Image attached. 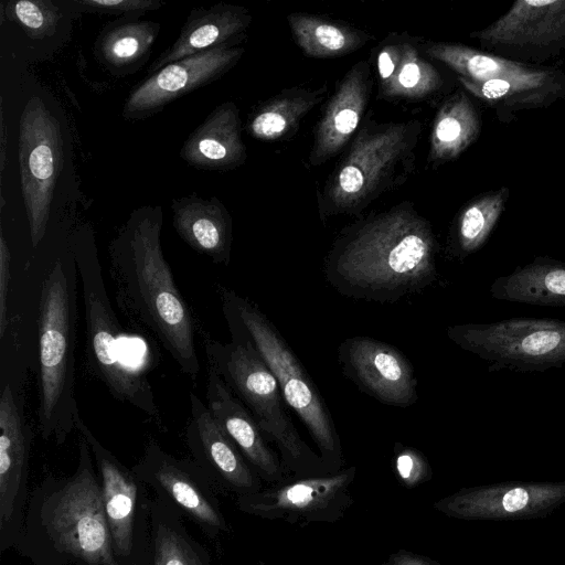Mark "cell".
Masks as SVG:
<instances>
[{
    "label": "cell",
    "instance_id": "6da1fadb",
    "mask_svg": "<svg viewBox=\"0 0 565 565\" xmlns=\"http://www.w3.org/2000/svg\"><path fill=\"white\" fill-rule=\"evenodd\" d=\"M439 244L411 202L371 213L342 228L323 262L340 295L380 303L420 292L438 279Z\"/></svg>",
    "mask_w": 565,
    "mask_h": 565
},
{
    "label": "cell",
    "instance_id": "7a4b0ae2",
    "mask_svg": "<svg viewBox=\"0 0 565 565\" xmlns=\"http://www.w3.org/2000/svg\"><path fill=\"white\" fill-rule=\"evenodd\" d=\"M161 206L135 210L108 245L118 308L192 380L200 373V324L174 281L161 247Z\"/></svg>",
    "mask_w": 565,
    "mask_h": 565
},
{
    "label": "cell",
    "instance_id": "3957f363",
    "mask_svg": "<svg viewBox=\"0 0 565 565\" xmlns=\"http://www.w3.org/2000/svg\"><path fill=\"white\" fill-rule=\"evenodd\" d=\"M15 551L32 565H118L100 481L87 441L70 476H45L31 491Z\"/></svg>",
    "mask_w": 565,
    "mask_h": 565
},
{
    "label": "cell",
    "instance_id": "277c9868",
    "mask_svg": "<svg viewBox=\"0 0 565 565\" xmlns=\"http://www.w3.org/2000/svg\"><path fill=\"white\" fill-rule=\"evenodd\" d=\"M73 254V253H72ZM78 271L58 256L42 279L38 307V430L63 445L76 430L75 350Z\"/></svg>",
    "mask_w": 565,
    "mask_h": 565
},
{
    "label": "cell",
    "instance_id": "5b68a950",
    "mask_svg": "<svg viewBox=\"0 0 565 565\" xmlns=\"http://www.w3.org/2000/svg\"><path fill=\"white\" fill-rule=\"evenodd\" d=\"M422 122L367 119L318 193L320 218L358 215L386 192L403 185L415 170Z\"/></svg>",
    "mask_w": 565,
    "mask_h": 565
},
{
    "label": "cell",
    "instance_id": "8992f818",
    "mask_svg": "<svg viewBox=\"0 0 565 565\" xmlns=\"http://www.w3.org/2000/svg\"><path fill=\"white\" fill-rule=\"evenodd\" d=\"M73 255L82 290L88 372L115 399L162 425L150 381L141 366V350L132 349L131 338L113 309L95 247L78 244Z\"/></svg>",
    "mask_w": 565,
    "mask_h": 565
},
{
    "label": "cell",
    "instance_id": "52a82bcc",
    "mask_svg": "<svg viewBox=\"0 0 565 565\" xmlns=\"http://www.w3.org/2000/svg\"><path fill=\"white\" fill-rule=\"evenodd\" d=\"M207 361L232 393L249 411L257 426L278 448L291 476L334 473L333 468L301 438L288 412L279 384L265 361L247 341L223 343L200 327Z\"/></svg>",
    "mask_w": 565,
    "mask_h": 565
},
{
    "label": "cell",
    "instance_id": "ba28073f",
    "mask_svg": "<svg viewBox=\"0 0 565 565\" xmlns=\"http://www.w3.org/2000/svg\"><path fill=\"white\" fill-rule=\"evenodd\" d=\"M232 340L250 343L276 377L285 402L313 439L319 455L339 471L344 458L333 417L315 382L269 318L234 290L218 287Z\"/></svg>",
    "mask_w": 565,
    "mask_h": 565
},
{
    "label": "cell",
    "instance_id": "9c48e42d",
    "mask_svg": "<svg viewBox=\"0 0 565 565\" xmlns=\"http://www.w3.org/2000/svg\"><path fill=\"white\" fill-rule=\"evenodd\" d=\"M447 337L488 362V371L543 372L565 365V321L511 318L489 323H459Z\"/></svg>",
    "mask_w": 565,
    "mask_h": 565
},
{
    "label": "cell",
    "instance_id": "30bf717a",
    "mask_svg": "<svg viewBox=\"0 0 565 565\" xmlns=\"http://www.w3.org/2000/svg\"><path fill=\"white\" fill-rule=\"evenodd\" d=\"M75 426L87 441L96 463L118 565H149L151 498L148 487L99 441L81 415Z\"/></svg>",
    "mask_w": 565,
    "mask_h": 565
},
{
    "label": "cell",
    "instance_id": "8fae6325",
    "mask_svg": "<svg viewBox=\"0 0 565 565\" xmlns=\"http://www.w3.org/2000/svg\"><path fill=\"white\" fill-rule=\"evenodd\" d=\"M21 190L35 248L43 239L55 191L64 163L61 125L39 97L30 98L19 122Z\"/></svg>",
    "mask_w": 565,
    "mask_h": 565
},
{
    "label": "cell",
    "instance_id": "7c38bea8",
    "mask_svg": "<svg viewBox=\"0 0 565 565\" xmlns=\"http://www.w3.org/2000/svg\"><path fill=\"white\" fill-rule=\"evenodd\" d=\"M354 466L324 476H291L258 492L236 498L245 514L282 520L292 524L334 523L353 503L350 488L355 479Z\"/></svg>",
    "mask_w": 565,
    "mask_h": 565
},
{
    "label": "cell",
    "instance_id": "4fadbf2b",
    "mask_svg": "<svg viewBox=\"0 0 565 565\" xmlns=\"http://www.w3.org/2000/svg\"><path fill=\"white\" fill-rule=\"evenodd\" d=\"M131 469L156 498L195 523L209 539L230 531L216 489L194 460L174 457L157 440L149 439Z\"/></svg>",
    "mask_w": 565,
    "mask_h": 565
},
{
    "label": "cell",
    "instance_id": "5bb4252c",
    "mask_svg": "<svg viewBox=\"0 0 565 565\" xmlns=\"http://www.w3.org/2000/svg\"><path fill=\"white\" fill-rule=\"evenodd\" d=\"M33 429L13 385L3 384L0 395V552L15 548L21 539L29 493Z\"/></svg>",
    "mask_w": 565,
    "mask_h": 565
},
{
    "label": "cell",
    "instance_id": "9a60e30c",
    "mask_svg": "<svg viewBox=\"0 0 565 565\" xmlns=\"http://www.w3.org/2000/svg\"><path fill=\"white\" fill-rule=\"evenodd\" d=\"M565 503V481H505L461 488L434 503L465 521H524L550 515Z\"/></svg>",
    "mask_w": 565,
    "mask_h": 565
},
{
    "label": "cell",
    "instance_id": "2e32d148",
    "mask_svg": "<svg viewBox=\"0 0 565 565\" xmlns=\"http://www.w3.org/2000/svg\"><path fill=\"white\" fill-rule=\"evenodd\" d=\"M338 360L344 376L382 404L404 408L417 402L413 364L396 347L355 335L339 345Z\"/></svg>",
    "mask_w": 565,
    "mask_h": 565
},
{
    "label": "cell",
    "instance_id": "e0dca14e",
    "mask_svg": "<svg viewBox=\"0 0 565 565\" xmlns=\"http://www.w3.org/2000/svg\"><path fill=\"white\" fill-rule=\"evenodd\" d=\"M470 38L509 56H551L565 47V0H518L490 25Z\"/></svg>",
    "mask_w": 565,
    "mask_h": 565
},
{
    "label": "cell",
    "instance_id": "ac0fdd59",
    "mask_svg": "<svg viewBox=\"0 0 565 565\" xmlns=\"http://www.w3.org/2000/svg\"><path fill=\"white\" fill-rule=\"evenodd\" d=\"M244 47L222 45L170 63L134 87L122 116L135 120L150 117L183 95L206 86L233 68Z\"/></svg>",
    "mask_w": 565,
    "mask_h": 565
},
{
    "label": "cell",
    "instance_id": "d6986e66",
    "mask_svg": "<svg viewBox=\"0 0 565 565\" xmlns=\"http://www.w3.org/2000/svg\"><path fill=\"white\" fill-rule=\"evenodd\" d=\"M185 443L192 460L207 475L217 491L233 493L237 498L264 488L260 477L194 392L190 393Z\"/></svg>",
    "mask_w": 565,
    "mask_h": 565
},
{
    "label": "cell",
    "instance_id": "ffe728a7",
    "mask_svg": "<svg viewBox=\"0 0 565 565\" xmlns=\"http://www.w3.org/2000/svg\"><path fill=\"white\" fill-rule=\"evenodd\" d=\"M372 86L366 61L355 63L337 84L313 131L310 168L324 164L353 139L365 115Z\"/></svg>",
    "mask_w": 565,
    "mask_h": 565
},
{
    "label": "cell",
    "instance_id": "44dd1931",
    "mask_svg": "<svg viewBox=\"0 0 565 565\" xmlns=\"http://www.w3.org/2000/svg\"><path fill=\"white\" fill-rule=\"evenodd\" d=\"M205 401L215 422L264 482L276 484L291 477L249 411L211 367H207Z\"/></svg>",
    "mask_w": 565,
    "mask_h": 565
},
{
    "label": "cell",
    "instance_id": "7402d4cb",
    "mask_svg": "<svg viewBox=\"0 0 565 565\" xmlns=\"http://www.w3.org/2000/svg\"><path fill=\"white\" fill-rule=\"evenodd\" d=\"M252 19L242 6L216 3L210 8L192 9L178 39L152 62L148 75L181 58L233 44L245 34Z\"/></svg>",
    "mask_w": 565,
    "mask_h": 565
},
{
    "label": "cell",
    "instance_id": "603a6c76",
    "mask_svg": "<svg viewBox=\"0 0 565 565\" xmlns=\"http://www.w3.org/2000/svg\"><path fill=\"white\" fill-rule=\"evenodd\" d=\"M180 156L191 167L209 171L232 170L245 163L247 151L236 104L216 106L186 138Z\"/></svg>",
    "mask_w": 565,
    "mask_h": 565
},
{
    "label": "cell",
    "instance_id": "cb8c5ba5",
    "mask_svg": "<svg viewBox=\"0 0 565 565\" xmlns=\"http://www.w3.org/2000/svg\"><path fill=\"white\" fill-rule=\"evenodd\" d=\"M172 225L196 253L213 263L227 266L231 260L233 221L222 201L203 199L196 193L174 199L171 204Z\"/></svg>",
    "mask_w": 565,
    "mask_h": 565
},
{
    "label": "cell",
    "instance_id": "d4e9b609",
    "mask_svg": "<svg viewBox=\"0 0 565 565\" xmlns=\"http://www.w3.org/2000/svg\"><path fill=\"white\" fill-rule=\"evenodd\" d=\"M461 86L478 99L495 108L501 120L514 111L545 107L565 96V73L548 68L530 77H508L475 82L458 77Z\"/></svg>",
    "mask_w": 565,
    "mask_h": 565
},
{
    "label": "cell",
    "instance_id": "484cf974",
    "mask_svg": "<svg viewBox=\"0 0 565 565\" xmlns=\"http://www.w3.org/2000/svg\"><path fill=\"white\" fill-rule=\"evenodd\" d=\"M490 295L502 301L563 307L565 263L548 256H537L511 274L495 278L490 285Z\"/></svg>",
    "mask_w": 565,
    "mask_h": 565
},
{
    "label": "cell",
    "instance_id": "4316f807",
    "mask_svg": "<svg viewBox=\"0 0 565 565\" xmlns=\"http://www.w3.org/2000/svg\"><path fill=\"white\" fill-rule=\"evenodd\" d=\"M183 520L172 505L151 498L149 565H213L210 553L189 532Z\"/></svg>",
    "mask_w": 565,
    "mask_h": 565
},
{
    "label": "cell",
    "instance_id": "83f0119b",
    "mask_svg": "<svg viewBox=\"0 0 565 565\" xmlns=\"http://www.w3.org/2000/svg\"><path fill=\"white\" fill-rule=\"evenodd\" d=\"M481 121L462 90L450 95L437 110L430 134L428 162L438 167L458 158L479 137Z\"/></svg>",
    "mask_w": 565,
    "mask_h": 565
},
{
    "label": "cell",
    "instance_id": "f1b7e54d",
    "mask_svg": "<svg viewBox=\"0 0 565 565\" xmlns=\"http://www.w3.org/2000/svg\"><path fill=\"white\" fill-rule=\"evenodd\" d=\"M419 50L427 56L447 65L458 74V77L475 82L536 76L550 68L534 67L460 43L428 41L419 45Z\"/></svg>",
    "mask_w": 565,
    "mask_h": 565
},
{
    "label": "cell",
    "instance_id": "f546056e",
    "mask_svg": "<svg viewBox=\"0 0 565 565\" xmlns=\"http://www.w3.org/2000/svg\"><path fill=\"white\" fill-rule=\"evenodd\" d=\"M160 24L138 19H120L100 31L94 52L109 71L125 73L140 66L158 38Z\"/></svg>",
    "mask_w": 565,
    "mask_h": 565
},
{
    "label": "cell",
    "instance_id": "4dcf8cb0",
    "mask_svg": "<svg viewBox=\"0 0 565 565\" xmlns=\"http://www.w3.org/2000/svg\"><path fill=\"white\" fill-rule=\"evenodd\" d=\"M287 21L297 45L309 57L347 55L373 39L363 30L317 14L295 12L287 15Z\"/></svg>",
    "mask_w": 565,
    "mask_h": 565
},
{
    "label": "cell",
    "instance_id": "1f68e13d",
    "mask_svg": "<svg viewBox=\"0 0 565 565\" xmlns=\"http://www.w3.org/2000/svg\"><path fill=\"white\" fill-rule=\"evenodd\" d=\"M327 94V85L317 89L288 88L260 104L249 117L246 129L255 139L275 141L296 130L300 120Z\"/></svg>",
    "mask_w": 565,
    "mask_h": 565
},
{
    "label": "cell",
    "instance_id": "d6a6232c",
    "mask_svg": "<svg viewBox=\"0 0 565 565\" xmlns=\"http://www.w3.org/2000/svg\"><path fill=\"white\" fill-rule=\"evenodd\" d=\"M509 196L508 188L482 193L459 212L449 236L448 254L463 260L479 250L502 215Z\"/></svg>",
    "mask_w": 565,
    "mask_h": 565
},
{
    "label": "cell",
    "instance_id": "836d02e7",
    "mask_svg": "<svg viewBox=\"0 0 565 565\" xmlns=\"http://www.w3.org/2000/svg\"><path fill=\"white\" fill-rule=\"evenodd\" d=\"M443 78L437 68L420 53L419 46L404 41L401 61L390 82L379 88L377 96L384 99L418 100L437 92Z\"/></svg>",
    "mask_w": 565,
    "mask_h": 565
},
{
    "label": "cell",
    "instance_id": "e575fe53",
    "mask_svg": "<svg viewBox=\"0 0 565 565\" xmlns=\"http://www.w3.org/2000/svg\"><path fill=\"white\" fill-rule=\"evenodd\" d=\"M4 12L10 21L35 40L53 35L60 20V9L49 0L9 1Z\"/></svg>",
    "mask_w": 565,
    "mask_h": 565
},
{
    "label": "cell",
    "instance_id": "d590c367",
    "mask_svg": "<svg viewBox=\"0 0 565 565\" xmlns=\"http://www.w3.org/2000/svg\"><path fill=\"white\" fill-rule=\"evenodd\" d=\"M393 469L399 483L407 489L429 481L433 476L427 458L417 449L399 443L394 446Z\"/></svg>",
    "mask_w": 565,
    "mask_h": 565
},
{
    "label": "cell",
    "instance_id": "8d00e7d4",
    "mask_svg": "<svg viewBox=\"0 0 565 565\" xmlns=\"http://www.w3.org/2000/svg\"><path fill=\"white\" fill-rule=\"evenodd\" d=\"M75 3L87 12L137 15L166 4L160 0H76Z\"/></svg>",
    "mask_w": 565,
    "mask_h": 565
},
{
    "label": "cell",
    "instance_id": "74e56055",
    "mask_svg": "<svg viewBox=\"0 0 565 565\" xmlns=\"http://www.w3.org/2000/svg\"><path fill=\"white\" fill-rule=\"evenodd\" d=\"M11 253L3 232L0 234V339L9 328V297L11 288Z\"/></svg>",
    "mask_w": 565,
    "mask_h": 565
},
{
    "label": "cell",
    "instance_id": "f35d334b",
    "mask_svg": "<svg viewBox=\"0 0 565 565\" xmlns=\"http://www.w3.org/2000/svg\"><path fill=\"white\" fill-rule=\"evenodd\" d=\"M394 34L391 42L382 43L376 57V71L379 78V88L384 87L392 78L401 61L403 52V40Z\"/></svg>",
    "mask_w": 565,
    "mask_h": 565
},
{
    "label": "cell",
    "instance_id": "ab89813d",
    "mask_svg": "<svg viewBox=\"0 0 565 565\" xmlns=\"http://www.w3.org/2000/svg\"><path fill=\"white\" fill-rule=\"evenodd\" d=\"M383 565H441L433 558L411 552L408 550L399 548L392 553Z\"/></svg>",
    "mask_w": 565,
    "mask_h": 565
},
{
    "label": "cell",
    "instance_id": "60d3db41",
    "mask_svg": "<svg viewBox=\"0 0 565 565\" xmlns=\"http://www.w3.org/2000/svg\"><path fill=\"white\" fill-rule=\"evenodd\" d=\"M256 565H268V564H266V563H265V562H263V561H259Z\"/></svg>",
    "mask_w": 565,
    "mask_h": 565
}]
</instances>
